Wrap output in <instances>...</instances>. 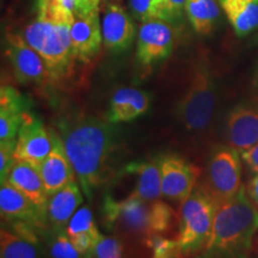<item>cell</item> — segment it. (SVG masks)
Returning a JSON list of instances; mask_svg holds the SVG:
<instances>
[{"label": "cell", "mask_w": 258, "mask_h": 258, "mask_svg": "<svg viewBox=\"0 0 258 258\" xmlns=\"http://www.w3.org/2000/svg\"><path fill=\"white\" fill-rule=\"evenodd\" d=\"M51 131H53L54 140L53 148H51L49 156L44 159L40 166L41 177L43 179V184L48 196H51L53 194L59 191L73 180H77L76 172H74L70 158L64 151L62 140L55 129L51 128Z\"/></svg>", "instance_id": "obj_15"}, {"label": "cell", "mask_w": 258, "mask_h": 258, "mask_svg": "<svg viewBox=\"0 0 258 258\" xmlns=\"http://www.w3.org/2000/svg\"><path fill=\"white\" fill-rule=\"evenodd\" d=\"M6 55L12 64L16 78L23 85L42 88L53 83L46 62L19 35L10 32L6 35Z\"/></svg>", "instance_id": "obj_9"}, {"label": "cell", "mask_w": 258, "mask_h": 258, "mask_svg": "<svg viewBox=\"0 0 258 258\" xmlns=\"http://www.w3.org/2000/svg\"><path fill=\"white\" fill-rule=\"evenodd\" d=\"M79 182L73 180L59 191L49 196L47 203V220L49 227L66 228L71 218L83 202Z\"/></svg>", "instance_id": "obj_20"}, {"label": "cell", "mask_w": 258, "mask_h": 258, "mask_svg": "<svg viewBox=\"0 0 258 258\" xmlns=\"http://www.w3.org/2000/svg\"><path fill=\"white\" fill-rule=\"evenodd\" d=\"M102 212L104 226L112 235L144 247H147L146 241L152 235H166L179 224L175 211L160 200L147 202L131 196L114 199L106 194Z\"/></svg>", "instance_id": "obj_2"}, {"label": "cell", "mask_w": 258, "mask_h": 258, "mask_svg": "<svg viewBox=\"0 0 258 258\" xmlns=\"http://www.w3.org/2000/svg\"><path fill=\"white\" fill-rule=\"evenodd\" d=\"M102 35L105 48L114 53H121L131 46L135 27L122 6L110 4L105 9L102 19Z\"/></svg>", "instance_id": "obj_16"}, {"label": "cell", "mask_w": 258, "mask_h": 258, "mask_svg": "<svg viewBox=\"0 0 258 258\" xmlns=\"http://www.w3.org/2000/svg\"><path fill=\"white\" fill-rule=\"evenodd\" d=\"M83 192L91 200L92 192L116 176L115 160L118 152L116 135L106 122L95 116L64 117L56 124Z\"/></svg>", "instance_id": "obj_1"}, {"label": "cell", "mask_w": 258, "mask_h": 258, "mask_svg": "<svg viewBox=\"0 0 258 258\" xmlns=\"http://www.w3.org/2000/svg\"><path fill=\"white\" fill-rule=\"evenodd\" d=\"M43 233L46 234L47 251L50 258H88L77 250L66 228L48 227Z\"/></svg>", "instance_id": "obj_26"}, {"label": "cell", "mask_w": 258, "mask_h": 258, "mask_svg": "<svg viewBox=\"0 0 258 258\" xmlns=\"http://www.w3.org/2000/svg\"><path fill=\"white\" fill-rule=\"evenodd\" d=\"M5 182L27 195L36 205L47 208L49 196L44 188L38 167L25 161L16 160Z\"/></svg>", "instance_id": "obj_22"}, {"label": "cell", "mask_w": 258, "mask_h": 258, "mask_svg": "<svg viewBox=\"0 0 258 258\" xmlns=\"http://www.w3.org/2000/svg\"><path fill=\"white\" fill-rule=\"evenodd\" d=\"M74 16L59 0H38L37 18L24 29L23 38L43 59L53 83H61L72 73L71 28Z\"/></svg>", "instance_id": "obj_3"}, {"label": "cell", "mask_w": 258, "mask_h": 258, "mask_svg": "<svg viewBox=\"0 0 258 258\" xmlns=\"http://www.w3.org/2000/svg\"><path fill=\"white\" fill-rule=\"evenodd\" d=\"M227 146L241 153L258 143V106L239 104L228 112L225 122Z\"/></svg>", "instance_id": "obj_13"}, {"label": "cell", "mask_w": 258, "mask_h": 258, "mask_svg": "<svg viewBox=\"0 0 258 258\" xmlns=\"http://www.w3.org/2000/svg\"><path fill=\"white\" fill-rule=\"evenodd\" d=\"M241 160L250 167L253 172H258V143L249 150L240 153Z\"/></svg>", "instance_id": "obj_33"}, {"label": "cell", "mask_w": 258, "mask_h": 258, "mask_svg": "<svg viewBox=\"0 0 258 258\" xmlns=\"http://www.w3.org/2000/svg\"><path fill=\"white\" fill-rule=\"evenodd\" d=\"M245 190H246V194L251 202L258 208V172H256V175L250 179Z\"/></svg>", "instance_id": "obj_34"}, {"label": "cell", "mask_w": 258, "mask_h": 258, "mask_svg": "<svg viewBox=\"0 0 258 258\" xmlns=\"http://www.w3.org/2000/svg\"><path fill=\"white\" fill-rule=\"evenodd\" d=\"M258 232V208L243 186L218 206L209 239L200 258H250Z\"/></svg>", "instance_id": "obj_4"}, {"label": "cell", "mask_w": 258, "mask_h": 258, "mask_svg": "<svg viewBox=\"0 0 258 258\" xmlns=\"http://www.w3.org/2000/svg\"><path fill=\"white\" fill-rule=\"evenodd\" d=\"M167 12H169L170 22L176 21L182 17L183 10H185L186 0H164Z\"/></svg>", "instance_id": "obj_32"}, {"label": "cell", "mask_w": 258, "mask_h": 258, "mask_svg": "<svg viewBox=\"0 0 258 258\" xmlns=\"http://www.w3.org/2000/svg\"><path fill=\"white\" fill-rule=\"evenodd\" d=\"M53 144L51 128L44 127L41 118L30 110L25 112L16 140L15 159L40 169L41 164L49 156Z\"/></svg>", "instance_id": "obj_10"}, {"label": "cell", "mask_w": 258, "mask_h": 258, "mask_svg": "<svg viewBox=\"0 0 258 258\" xmlns=\"http://www.w3.org/2000/svg\"><path fill=\"white\" fill-rule=\"evenodd\" d=\"M66 232L80 253L88 258L93 257L96 245L103 234L97 228L92 212L88 207H80L74 213L66 226Z\"/></svg>", "instance_id": "obj_21"}, {"label": "cell", "mask_w": 258, "mask_h": 258, "mask_svg": "<svg viewBox=\"0 0 258 258\" xmlns=\"http://www.w3.org/2000/svg\"><path fill=\"white\" fill-rule=\"evenodd\" d=\"M0 258H43L40 240L16 233L8 226L0 230Z\"/></svg>", "instance_id": "obj_24"}, {"label": "cell", "mask_w": 258, "mask_h": 258, "mask_svg": "<svg viewBox=\"0 0 258 258\" xmlns=\"http://www.w3.org/2000/svg\"><path fill=\"white\" fill-rule=\"evenodd\" d=\"M218 203L199 184L180 203L177 243L183 257L201 253L211 235Z\"/></svg>", "instance_id": "obj_5"}, {"label": "cell", "mask_w": 258, "mask_h": 258, "mask_svg": "<svg viewBox=\"0 0 258 258\" xmlns=\"http://www.w3.org/2000/svg\"><path fill=\"white\" fill-rule=\"evenodd\" d=\"M16 141H0V179L2 183L8 178L15 164Z\"/></svg>", "instance_id": "obj_30"}, {"label": "cell", "mask_w": 258, "mask_h": 258, "mask_svg": "<svg viewBox=\"0 0 258 258\" xmlns=\"http://www.w3.org/2000/svg\"><path fill=\"white\" fill-rule=\"evenodd\" d=\"M257 245H258V241H257Z\"/></svg>", "instance_id": "obj_35"}, {"label": "cell", "mask_w": 258, "mask_h": 258, "mask_svg": "<svg viewBox=\"0 0 258 258\" xmlns=\"http://www.w3.org/2000/svg\"><path fill=\"white\" fill-rule=\"evenodd\" d=\"M257 258H258V257H257Z\"/></svg>", "instance_id": "obj_36"}, {"label": "cell", "mask_w": 258, "mask_h": 258, "mask_svg": "<svg viewBox=\"0 0 258 258\" xmlns=\"http://www.w3.org/2000/svg\"><path fill=\"white\" fill-rule=\"evenodd\" d=\"M241 157L230 146L220 147L209 158L205 178L198 183L218 205L233 199L241 185Z\"/></svg>", "instance_id": "obj_7"}, {"label": "cell", "mask_w": 258, "mask_h": 258, "mask_svg": "<svg viewBox=\"0 0 258 258\" xmlns=\"http://www.w3.org/2000/svg\"><path fill=\"white\" fill-rule=\"evenodd\" d=\"M186 15L196 32L211 34L220 17L218 0H186Z\"/></svg>", "instance_id": "obj_25"}, {"label": "cell", "mask_w": 258, "mask_h": 258, "mask_svg": "<svg viewBox=\"0 0 258 258\" xmlns=\"http://www.w3.org/2000/svg\"><path fill=\"white\" fill-rule=\"evenodd\" d=\"M176 38V28L171 22L161 19L144 22L138 36V60L145 66L159 62L170 55Z\"/></svg>", "instance_id": "obj_11"}, {"label": "cell", "mask_w": 258, "mask_h": 258, "mask_svg": "<svg viewBox=\"0 0 258 258\" xmlns=\"http://www.w3.org/2000/svg\"><path fill=\"white\" fill-rule=\"evenodd\" d=\"M146 246L152 253L151 258H183L177 239H171L166 235H152L146 241Z\"/></svg>", "instance_id": "obj_29"}, {"label": "cell", "mask_w": 258, "mask_h": 258, "mask_svg": "<svg viewBox=\"0 0 258 258\" xmlns=\"http://www.w3.org/2000/svg\"><path fill=\"white\" fill-rule=\"evenodd\" d=\"M129 243H125L115 235H102L96 245L92 258H129Z\"/></svg>", "instance_id": "obj_28"}, {"label": "cell", "mask_w": 258, "mask_h": 258, "mask_svg": "<svg viewBox=\"0 0 258 258\" xmlns=\"http://www.w3.org/2000/svg\"><path fill=\"white\" fill-rule=\"evenodd\" d=\"M226 17L238 36L258 28V0H219Z\"/></svg>", "instance_id": "obj_23"}, {"label": "cell", "mask_w": 258, "mask_h": 258, "mask_svg": "<svg viewBox=\"0 0 258 258\" xmlns=\"http://www.w3.org/2000/svg\"><path fill=\"white\" fill-rule=\"evenodd\" d=\"M131 9L135 17L143 23L152 19L170 22L169 12L164 0H131Z\"/></svg>", "instance_id": "obj_27"}, {"label": "cell", "mask_w": 258, "mask_h": 258, "mask_svg": "<svg viewBox=\"0 0 258 258\" xmlns=\"http://www.w3.org/2000/svg\"><path fill=\"white\" fill-rule=\"evenodd\" d=\"M30 110L24 96L11 86L0 90V141H16L25 112Z\"/></svg>", "instance_id": "obj_19"}, {"label": "cell", "mask_w": 258, "mask_h": 258, "mask_svg": "<svg viewBox=\"0 0 258 258\" xmlns=\"http://www.w3.org/2000/svg\"><path fill=\"white\" fill-rule=\"evenodd\" d=\"M134 180L133 191L129 196L147 202H154L163 196L161 194L160 170L157 158L153 160L131 161L120 170ZM128 198V196H127Z\"/></svg>", "instance_id": "obj_17"}, {"label": "cell", "mask_w": 258, "mask_h": 258, "mask_svg": "<svg viewBox=\"0 0 258 258\" xmlns=\"http://www.w3.org/2000/svg\"><path fill=\"white\" fill-rule=\"evenodd\" d=\"M0 212L5 221H19L44 232L49 226L47 208L41 207L8 182L0 186Z\"/></svg>", "instance_id": "obj_12"}, {"label": "cell", "mask_w": 258, "mask_h": 258, "mask_svg": "<svg viewBox=\"0 0 258 258\" xmlns=\"http://www.w3.org/2000/svg\"><path fill=\"white\" fill-rule=\"evenodd\" d=\"M59 2L63 9H66L76 17L92 11H98L101 0H59Z\"/></svg>", "instance_id": "obj_31"}, {"label": "cell", "mask_w": 258, "mask_h": 258, "mask_svg": "<svg viewBox=\"0 0 258 258\" xmlns=\"http://www.w3.org/2000/svg\"><path fill=\"white\" fill-rule=\"evenodd\" d=\"M151 98L147 92L134 88L117 89L111 97L106 120L109 123L131 122L144 115L150 108Z\"/></svg>", "instance_id": "obj_18"}, {"label": "cell", "mask_w": 258, "mask_h": 258, "mask_svg": "<svg viewBox=\"0 0 258 258\" xmlns=\"http://www.w3.org/2000/svg\"><path fill=\"white\" fill-rule=\"evenodd\" d=\"M160 170L161 194L182 203L198 185L200 169L179 154L167 153L157 158Z\"/></svg>", "instance_id": "obj_8"}, {"label": "cell", "mask_w": 258, "mask_h": 258, "mask_svg": "<svg viewBox=\"0 0 258 258\" xmlns=\"http://www.w3.org/2000/svg\"><path fill=\"white\" fill-rule=\"evenodd\" d=\"M215 102L217 93L212 71L206 61H201L192 71L188 90L177 108V117L188 132L205 131L213 120Z\"/></svg>", "instance_id": "obj_6"}, {"label": "cell", "mask_w": 258, "mask_h": 258, "mask_svg": "<svg viewBox=\"0 0 258 258\" xmlns=\"http://www.w3.org/2000/svg\"><path fill=\"white\" fill-rule=\"evenodd\" d=\"M71 40L76 61L88 63L98 54L103 42L99 10L74 17Z\"/></svg>", "instance_id": "obj_14"}]
</instances>
